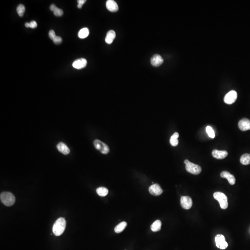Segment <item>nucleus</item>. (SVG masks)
Wrapping results in <instances>:
<instances>
[{
  "label": "nucleus",
  "instance_id": "1",
  "mask_svg": "<svg viewBox=\"0 0 250 250\" xmlns=\"http://www.w3.org/2000/svg\"><path fill=\"white\" fill-rule=\"evenodd\" d=\"M66 220L64 218L62 217L59 218L55 221L52 227L54 234L56 236H59L63 234L66 227Z\"/></svg>",
  "mask_w": 250,
  "mask_h": 250
},
{
  "label": "nucleus",
  "instance_id": "2",
  "mask_svg": "<svg viewBox=\"0 0 250 250\" xmlns=\"http://www.w3.org/2000/svg\"><path fill=\"white\" fill-rule=\"evenodd\" d=\"M1 201L5 206L9 207L15 203L16 198L13 194L9 192H4L0 195Z\"/></svg>",
  "mask_w": 250,
  "mask_h": 250
},
{
  "label": "nucleus",
  "instance_id": "3",
  "mask_svg": "<svg viewBox=\"0 0 250 250\" xmlns=\"http://www.w3.org/2000/svg\"><path fill=\"white\" fill-rule=\"evenodd\" d=\"M214 197L219 203L222 209H226L227 208L228 206L227 197L225 194L220 192H216L214 194Z\"/></svg>",
  "mask_w": 250,
  "mask_h": 250
},
{
  "label": "nucleus",
  "instance_id": "4",
  "mask_svg": "<svg viewBox=\"0 0 250 250\" xmlns=\"http://www.w3.org/2000/svg\"><path fill=\"white\" fill-rule=\"evenodd\" d=\"M185 164V168L187 172L194 175H198L201 172V167L199 165L190 162L188 160H185L184 162Z\"/></svg>",
  "mask_w": 250,
  "mask_h": 250
},
{
  "label": "nucleus",
  "instance_id": "5",
  "mask_svg": "<svg viewBox=\"0 0 250 250\" xmlns=\"http://www.w3.org/2000/svg\"><path fill=\"white\" fill-rule=\"evenodd\" d=\"M94 145L96 149L100 151L103 154H107L109 152V146L99 140H95L94 141Z\"/></svg>",
  "mask_w": 250,
  "mask_h": 250
},
{
  "label": "nucleus",
  "instance_id": "6",
  "mask_svg": "<svg viewBox=\"0 0 250 250\" xmlns=\"http://www.w3.org/2000/svg\"><path fill=\"white\" fill-rule=\"evenodd\" d=\"M237 98V92H236L235 91L232 90L226 95L224 98V101L227 104H232L235 102Z\"/></svg>",
  "mask_w": 250,
  "mask_h": 250
},
{
  "label": "nucleus",
  "instance_id": "7",
  "mask_svg": "<svg viewBox=\"0 0 250 250\" xmlns=\"http://www.w3.org/2000/svg\"><path fill=\"white\" fill-rule=\"evenodd\" d=\"M181 205L183 208L189 209L193 205L192 200L188 196H183L181 197Z\"/></svg>",
  "mask_w": 250,
  "mask_h": 250
},
{
  "label": "nucleus",
  "instance_id": "8",
  "mask_svg": "<svg viewBox=\"0 0 250 250\" xmlns=\"http://www.w3.org/2000/svg\"><path fill=\"white\" fill-rule=\"evenodd\" d=\"M149 191L152 195L158 196L162 194L163 191L159 184H153L149 187Z\"/></svg>",
  "mask_w": 250,
  "mask_h": 250
},
{
  "label": "nucleus",
  "instance_id": "9",
  "mask_svg": "<svg viewBox=\"0 0 250 250\" xmlns=\"http://www.w3.org/2000/svg\"><path fill=\"white\" fill-rule=\"evenodd\" d=\"M238 126L242 131L249 130H250V121L248 119H242L239 122Z\"/></svg>",
  "mask_w": 250,
  "mask_h": 250
},
{
  "label": "nucleus",
  "instance_id": "10",
  "mask_svg": "<svg viewBox=\"0 0 250 250\" xmlns=\"http://www.w3.org/2000/svg\"><path fill=\"white\" fill-rule=\"evenodd\" d=\"M87 64L86 59L83 58L78 59L73 62L72 66L76 69H81L85 67Z\"/></svg>",
  "mask_w": 250,
  "mask_h": 250
},
{
  "label": "nucleus",
  "instance_id": "11",
  "mask_svg": "<svg viewBox=\"0 0 250 250\" xmlns=\"http://www.w3.org/2000/svg\"><path fill=\"white\" fill-rule=\"evenodd\" d=\"M164 62L163 58L160 55L155 54L150 59V63L153 66L157 67L161 65Z\"/></svg>",
  "mask_w": 250,
  "mask_h": 250
},
{
  "label": "nucleus",
  "instance_id": "12",
  "mask_svg": "<svg viewBox=\"0 0 250 250\" xmlns=\"http://www.w3.org/2000/svg\"><path fill=\"white\" fill-rule=\"evenodd\" d=\"M212 156L218 160L224 159L227 156L228 153L226 150H213L212 153Z\"/></svg>",
  "mask_w": 250,
  "mask_h": 250
},
{
  "label": "nucleus",
  "instance_id": "13",
  "mask_svg": "<svg viewBox=\"0 0 250 250\" xmlns=\"http://www.w3.org/2000/svg\"><path fill=\"white\" fill-rule=\"evenodd\" d=\"M220 177L222 178H226L231 185H234L235 184L236 179L234 175H231L229 172L224 171L220 173Z\"/></svg>",
  "mask_w": 250,
  "mask_h": 250
},
{
  "label": "nucleus",
  "instance_id": "14",
  "mask_svg": "<svg viewBox=\"0 0 250 250\" xmlns=\"http://www.w3.org/2000/svg\"><path fill=\"white\" fill-rule=\"evenodd\" d=\"M106 7L109 11L112 12H117L119 9L117 4L113 0H108L107 1Z\"/></svg>",
  "mask_w": 250,
  "mask_h": 250
},
{
  "label": "nucleus",
  "instance_id": "15",
  "mask_svg": "<svg viewBox=\"0 0 250 250\" xmlns=\"http://www.w3.org/2000/svg\"><path fill=\"white\" fill-rule=\"evenodd\" d=\"M56 147L59 152L62 153L64 155H67L70 153V150L66 144L63 142H60L56 145Z\"/></svg>",
  "mask_w": 250,
  "mask_h": 250
},
{
  "label": "nucleus",
  "instance_id": "16",
  "mask_svg": "<svg viewBox=\"0 0 250 250\" xmlns=\"http://www.w3.org/2000/svg\"><path fill=\"white\" fill-rule=\"evenodd\" d=\"M116 37L115 32L113 30H110L107 32L106 37L105 38V41L108 44H111L113 43V41Z\"/></svg>",
  "mask_w": 250,
  "mask_h": 250
},
{
  "label": "nucleus",
  "instance_id": "17",
  "mask_svg": "<svg viewBox=\"0 0 250 250\" xmlns=\"http://www.w3.org/2000/svg\"><path fill=\"white\" fill-rule=\"evenodd\" d=\"M162 223L160 220H157L153 223V224L150 226V229L153 232L159 231L161 228Z\"/></svg>",
  "mask_w": 250,
  "mask_h": 250
},
{
  "label": "nucleus",
  "instance_id": "18",
  "mask_svg": "<svg viewBox=\"0 0 250 250\" xmlns=\"http://www.w3.org/2000/svg\"><path fill=\"white\" fill-rule=\"evenodd\" d=\"M126 226H127V223L125 221H122L116 226L114 228V231L117 234L121 233L125 229Z\"/></svg>",
  "mask_w": 250,
  "mask_h": 250
},
{
  "label": "nucleus",
  "instance_id": "19",
  "mask_svg": "<svg viewBox=\"0 0 250 250\" xmlns=\"http://www.w3.org/2000/svg\"><path fill=\"white\" fill-rule=\"evenodd\" d=\"M240 162L243 165H248L250 164V154H243L240 157Z\"/></svg>",
  "mask_w": 250,
  "mask_h": 250
},
{
  "label": "nucleus",
  "instance_id": "20",
  "mask_svg": "<svg viewBox=\"0 0 250 250\" xmlns=\"http://www.w3.org/2000/svg\"><path fill=\"white\" fill-rule=\"evenodd\" d=\"M178 137H179V134L177 133H174V134L172 135L169 140L170 145L172 146H176L178 145Z\"/></svg>",
  "mask_w": 250,
  "mask_h": 250
},
{
  "label": "nucleus",
  "instance_id": "21",
  "mask_svg": "<svg viewBox=\"0 0 250 250\" xmlns=\"http://www.w3.org/2000/svg\"><path fill=\"white\" fill-rule=\"evenodd\" d=\"M89 33L90 32L88 28H83L79 32L78 35L79 38L80 39H85L89 36Z\"/></svg>",
  "mask_w": 250,
  "mask_h": 250
},
{
  "label": "nucleus",
  "instance_id": "22",
  "mask_svg": "<svg viewBox=\"0 0 250 250\" xmlns=\"http://www.w3.org/2000/svg\"><path fill=\"white\" fill-rule=\"evenodd\" d=\"M96 192L99 196L103 197V196H105L107 195L108 193H109V190L106 188L101 187L97 189Z\"/></svg>",
  "mask_w": 250,
  "mask_h": 250
},
{
  "label": "nucleus",
  "instance_id": "23",
  "mask_svg": "<svg viewBox=\"0 0 250 250\" xmlns=\"http://www.w3.org/2000/svg\"><path fill=\"white\" fill-rule=\"evenodd\" d=\"M215 240L216 246L219 248L220 246L225 241V237L223 235L218 234L216 236Z\"/></svg>",
  "mask_w": 250,
  "mask_h": 250
},
{
  "label": "nucleus",
  "instance_id": "24",
  "mask_svg": "<svg viewBox=\"0 0 250 250\" xmlns=\"http://www.w3.org/2000/svg\"><path fill=\"white\" fill-rule=\"evenodd\" d=\"M16 11L19 16H23L25 11V8L24 6L22 4L19 5L17 8Z\"/></svg>",
  "mask_w": 250,
  "mask_h": 250
},
{
  "label": "nucleus",
  "instance_id": "25",
  "mask_svg": "<svg viewBox=\"0 0 250 250\" xmlns=\"http://www.w3.org/2000/svg\"><path fill=\"white\" fill-rule=\"evenodd\" d=\"M206 132L209 137L212 138H214L215 137V132L211 126H208L206 127Z\"/></svg>",
  "mask_w": 250,
  "mask_h": 250
},
{
  "label": "nucleus",
  "instance_id": "26",
  "mask_svg": "<svg viewBox=\"0 0 250 250\" xmlns=\"http://www.w3.org/2000/svg\"><path fill=\"white\" fill-rule=\"evenodd\" d=\"M64 12L63 10L59 8H56V9L53 11V13L56 16L60 17L63 16V15Z\"/></svg>",
  "mask_w": 250,
  "mask_h": 250
},
{
  "label": "nucleus",
  "instance_id": "27",
  "mask_svg": "<svg viewBox=\"0 0 250 250\" xmlns=\"http://www.w3.org/2000/svg\"><path fill=\"white\" fill-rule=\"evenodd\" d=\"M53 41L56 44H59L62 42V39L60 36H56L55 38L53 39Z\"/></svg>",
  "mask_w": 250,
  "mask_h": 250
},
{
  "label": "nucleus",
  "instance_id": "28",
  "mask_svg": "<svg viewBox=\"0 0 250 250\" xmlns=\"http://www.w3.org/2000/svg\"><path fill=\"white\" fill-rule=\"evenodd\" d=\"M49 38H50V39H52V40L55 38L56 37V35L55 32L54 31H53V30H51L49 31Z\"/></svg>",
  "mask_w": 250,
  "mask_h": 250
},
{
  "label": "nucleus",
  "instance_id": "29",
  "mask_svg": "<svg viewBox=\"0 0 250 250\" xmlns=\"http://www.w3.org/2000/svg\"><path fill=\"white\" fill-rule=\"evenodd\" d=\"M227 246H228V244L226 241H225L220 246L219 248L221 250H224L226 249Z\"/></svg>",
  "mask_w": 250,
  "mask_h": 250
},
{
  "label": "nucleus",
  "instance_id": "30",
  "mask_svg": "<svg viewBox=\"0 0 250 250\" xmlns=\"http://www.w3.org/2000/svg\"><path fill=\"white\" fill-rule=\"evenodd\" d=\"M29 24H30V28H35L37 27V22L35 21H34V20L31 21L30 23H29Z\"/></svg>",
  "mask_w": 250,
  "mask_h": 250
},
{
  "label": "nucleus",
  "instance_id": "31",
  "mask_svg": "<svg viewBox=\"0 0 250 250\" xmlns=\"http://www.w3.org/2000/svg\"><path fill=\"white\" fill-rule=\"evenodd\" d=\"M57 7H56V6L55 4H52L51 6H50V9L51 11H54L56 9Z\"/></svg>",
  "mask_w": 250,
  "mask_h": 250
},
{
  "label": "nucleus",
  "instance_id": "32",
  "mask_svg": "<svg viewBox=\"0 0 250 250\" xmlns=\"http://www.w3.org/2000/svg\"><path fill=\"white\" fill-rule=\"evenodd\" d=\"M86 1V0H78V4L81 5H83V4H85V2Z\"/></svg>",
  "mask_w": 250,
  "mask_h": 250
},
{
  "label": "nucleus",
  "instance_id": "33",
  "mask_svg": "<svg viewBox=\"0 0 250 250\" xmlns=\"http://www.w3.org/2000/svg\"><path fill=\"white\" fill-rule=\"evenodd\" d=\"M25 27H27V28H30V24L29 23H28V22H26L25 23Z\"/></svg>",
  "mask_w": 250,
  "mask_h": 250
},
{
  "label": "nucleus",
  "instance_id": "34",
  "mask_svg": "<svg viewBox=\"0 0 250 250\" xmlns=\"http://www.w3.org/2000/svg\"><path fill=\"white\" fill-rule=\"evenodd\" d=\"M82 6H83V5H81L78 4V8H82Z\"/></svg>",
  "mask_w": 250,
  "mask_h": 250
}]
</instances>
